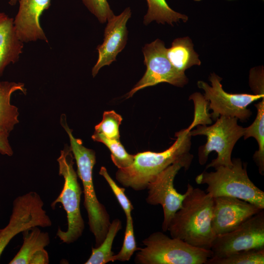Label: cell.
<instances>
[{
  "mask_svg": "<svg viewBox=\"0 0 264 264\" xmlns=\"http://www.w3.org/2000/svg\"><path fill=\"white\" fill-rule=\"evenodd\" d=\"M182 207L174 215L168 230L171 237L198 248L210 249L216 236L212 224L214 198L187 184Z\"/></svg>",
  "mask_w": 264,
  "mask_h": 264,
  "instance_id": "obj_1",
  "label": "cell"
},
{
  "mask_svg": "<svg viewBox=\"0 0 264 264\" xmlns=\"http://www.w3.org/2000/svg\"><path fill=\"white\" fill-rule=\"evenodd\" d=\"M190 131L188 128L176 132L175 142L163 152L146 151L134 155L130 166L117 171V181L125 188L141 191L146 189L148 183L170 165L178 161L192 162L193 156L189 153Z\"/></svg>",
  "mask_w": 264,
  "mask_h": 264,
  "instance_id": "obj_2",
  "label": "cell"
},
{
  "mask_svg": "<svg viewBox=\"0 0 264 264\" xmlns=\"http://www.w3.org/2000/svg\"><path fill=\"white\" fill-rule=\"evenodd\" d=\"M63 127L69 138V147L76 160L77 174L83 185L84 205L88 214L89 230L97 247L104 240L111 222L110 215L105 206L98 200L94 189L92 172L96 163L95 153L84 146L81 139L74 137L67 124Z\"/></svg>",
  "mask_w": 264,
  "mask_h": 264,
  "instance_id": "obj_3",
  "label": "cell"
},
{
  "mask_svg": "<svg viewBox=\"0 0 264 264\" xmlns=\"http://www.w3.org/2000/svg\"><path fill=\"white\" fill-rule=\"evenodd\" d=\"M231 166H220L215 171H203L197 176L198 184H206L207 193L213 198L221 196L237 198L264 209V192L249 178L246 165L240 158L232 160Z\"/></svg>",
  "mask_w": 264,
  "mask_h": 264,
  "instance_id": "obj_4",
  "label": "cell"
},
{
  "mask_svg": "<svg viewBox=\"0 0 264 264\" xmlns=\"http://www.w3.org/2000/svg\"><path fill=\"white\" fill-rule=\"evenodd\" d=\"M134 258L137 264H205L213 256L210 249L191 245L163 232L153 233L143 240Z\"/></svg>",
  "mask_w": 264,
  "mask_h": 264,
  "instance_id": "obj_5",
  "label": "cell"
},
{
  "mask_svg": "<svg viewBox=\"0 0 264 264\" xmlns=\"http://www.w3.org/2000/svg\"><path fill=\"white\" fill-rule=\"evenodd\" d=\"M73 155L70 147L65 145L61 151L57 160L59 164V174L63 177L64 183L58 197L51 203L52 209L57 203L62 204L66 213L67 229L66 231L58 228L56 236L63 242H74L83 234L85 223L80 210L82 190L78 181L77 174L74 167Z\"/></svg>",
  "mask_w": 264,
  "mask_h": 264,
  "instance_id": "obj_6",
  "label": "cell"
},
{
  "mask_svg": "<svg viewBox=\"0 0 264 264\" xmlns=\"http://www.w3.org/2000/svg\"><path fill=\"white\" fill-rule=\"evenodd\" d=\"M237 121L236 117L220 116L210 126L198 125L196 130L190 131L191 136L203 135L207 137L206 143L198 148V162L200 165L206 163L211 152L217 153V157L207 165L206 169L233 165L232 150L237 141L243 136L244 132V128L239 125Z\"/></svg>",
  "mask_w": 264,
  "mask_h": 264,
  "instance_id": "obj_7",
  "label": "cell"
},
{
  "mask_svg": "<svg viewBox=\"0 0 264 264\" xmlns=\"http://www.w3.org/2000/svg\"><path fill=\"white\" fill-rule=\"evenodd\" d=\"M44 205L40 196L34 191L19 196L13 200L9 222L0 231V258L11 240L18 234L35 227L52 225Z\"/></svg>",
  "mask_w": 264,
  "mask_h": 264,
  "instance_id": "obj_8",
  "label": "cell"
},
{
  "mask_svg": "<svg viewBox=\"0 0 264 264\" xmlns=\"http://www.w3.org/2000/svg\"><path fill=\"white\" fill-rule=\"evenodd\" d=\"M191 162L178 161L170 165L157 175L147 186V203L152 205H161L163 211L162 224L163 231L166 232L175 213L182 207L188 191L183 194L175 188L174 181L178 171L184 168L188 170Z\"/></svg>",
  "mask_w": 264,
  "mask_h": 264,
  "instance_id": "obj_9",
  "label": "cell"
},
{
  "mask_svg": "<svg viewBox=\"0 0 264 264\" xmlns=\"http://www.w3.org/2000/svg\"><path fill=\"white\" fill-rule=\"evenodd\" d=\"M222 78L211 73L209 80L211 86L199 81L198 86L205 91L204 97L209 101V107L213 110L211 117L216 120L220 116L236 117L242 121L247 120L252 114L247 109L254 101L264 98V94L246 93L232 94L225 91L220 83Z\"/></svg>",
  "mask_w": 264,
  "mask_h": 264,
  "instance_id": "obj_10",
  "label": "cell"
},
{
  "mask_svg": "<svg viewBox=\"0 0 264 264\" xmlns=\"http://www.w3.org/2000/svg\"><path fill=\"white\" fill-rule=\"evenodd\" d=\"M146 66V71L139 81L128 93L130 98L138 90L159 83L166 82L182 87L188 82L184 72L177 70L172 65L166 56V48L164 43L156 39L146 44L142 49Z\"/></svg>",
  "mask_w": 264,
  "mask_h": 264,
  "instance_id": "obj_11",
  "label": "cell"
},
{
  "mask_svg": "<svg viewBox=\"0 0 264 264\" xmlns=\"http://www.w3.org/2000/svg\"><path fill=\"white\" fill-rule=\"evenodd\" d=\"M264 248V209L236 229L215 236L210 250L213 258H222L239 251Z\"/></svg>",
  "mask_w": 264,
  "mask_h": 264,
  "instance_id": "obj_12",
  "label": "cell"
},
{
  "mask_svg": "<svg viewBox=\"0 0 264 264\" xmlns=\"http://www.w3.org/2000/svg\"><path fill=\"white\" fill-rule=\"evenodd\" d=\"M262 210L252 203L237 198H214L212 224L215 235L236 229Z\"/></svg>",
  "mask_w": 264,
  "mask_h": 264,
  "instance_id": "obj_13",
  "label": "cell"
},
{
  "mask_svg": "<svg viewBox=\"0 0 264 264\" xmlns=\"http://www.w3.org/2000/svg\"><path fill=\"white\" fill-rule=\"evenodd\" d=\"M131 14L130 8L127 7L119 15H113L107 20L103 42L96 48L99 55L92 69L93 77L96 75L101 67L115 61L117 54L125 47L128 36L126 23Z\"/></svg>",
  "mask_w": 264,
  "mask_h": 264,
  "instance_id": "obj_14",
  "label": "cell"
},
{
  "mask_svg": "<svg viewBox=\"0 0 264 264\" xmlns=\"http://www.w3.org/2000/svg\"><path fill=\"white\" fill-rule=\"evenodd\" d=\"M19 11L14 24L22 42L42 40L48 42L39 22L42 13L50 5L51 0H19Z\"/></svg>",
  "mask_w": 264,
  "mask_h": 264,
  "instance_id": "obj_15",
  "label": "cell"
},
{
  "mask_svg": "<svg viewBox=\"0 0 264 264\" xmlns=\"http://www.w3.org/2000/svg\"><path fill=\"white\" fill-rule=\"evenodd\" d=\"M22 48L23 42L17 36L13 19L0 13V76L6 66L18 61Z\"/></svg>",
  "mask_w": 264,
  "mask_h": 264,
  "instance_id": "obj_16",
  "label": "cell"
},
{
  "mask_svg": "<svg viewBox=\"0 0 264 264\" xmlns=\"http://www.w3.org/2000/svg\"><path fill=\"white\" fill-rule=\"evenodd\" d=\"M17 90L26 93L23 83L0 81V132L9 133L19 123L18 109L10 104L11 95Z\"/></svg>",
  "mask_w": 264,
  "mask_h": 264,
  "instance_id": "obj_17",
  "label": "cell"
},
{
  "mask_svg": "<svg viewBox=\"0 0 264 264\" xmlns=\"http://www.w3.org/2000/svg\"><path fill=\"white\" fill-rule=\"evenodd\" d=\"M194 45L188 37L176 39L171 47L166 48V56L177 70L184 72L191 66L201 64L198 55L194 51Z\"/></svg>",
  "mask_w": 264,
  "mask_h": 264,
  "instance_id": "obj_18",
  "label": "cell"
},
{
  "mask_svg": "<svg viewBox=\"0 0 264 264\" xmlns=\"http://www.w3.org/2000/svg\"><path fill=\"white\" fill-rule=\"evenodd\" d=\"M23 233V243L10 264H29L32 256L38 251L44 249L50 243L47 232H42L35 227Z\"/></svg>",
  "mask_w": 264,
  "mask_h": 264,
  "instance_id": "obj_19",
  "label": "cell"
},
{
  "mask_svg": "<svg viewBox=\"0 0 264 264\" xmlns=\"http://www.w3.org/2000/svg\"><path fill=\"white\" fill-rule=\"evenodd\" d=\"M257 110L256 117L251 125L244 128L243 137L246 139L253 137L257 140L259 149L253 155V159L261 175L264 173V98L255 104Z\"/></svg>",
  "mask_w": 264,
  "mask_h": 264,
  "instance_id": "obj_20",
  "label": "cell"
},
{
  "mask_svg": "<svg viewBox=\"0 0 264 264\" xmlns=\"http://www.w3.org/2000/svg\"><path fill=\"white\" fill-rule=\"evenodd\" d=\"M148 11L144 17L143 22L147 25L153 21L158 23L165 22L173 25V22H179L180 20L187 22L188 17L178 13L169 6L165 0H146Z\"/></svg>",
  "mask_w": 264,
  "mask_h": 264,
  "instance_id": "obj_21",
  "label": "cell"
},
{
  "mask_svg": "<svg viewBox=\"0 0 264 264\" xmlns=\"http://www.w3.org/2000/svg\"><path fill=\"white\" fill-rule=\"evenodd\" d=\"M122 229V222L115 219L110 223L103 242L97 247L91 248V253L85 264H106L113 262L115 254L112 251L113 241L117 233Z\"/></svg>",
  "mask_w": 264,
  "mask_h": 264,
  "instance_id": "obj_22",
  "label": "cell"
},
{
  "mask_svg": "<svg viewBox=\"0 0 264 264\" xmlns=\"http://www.w3.org/2000/svg\"><path fill=\"white\" fill-rule=\"evenodd\" d=\"M264 248L245 250L222 258L211 257L205 264H264Z\"/></svg>",
  "mask_w": 264,
  "mask_h": 264,
  "instance_id": "obj_23",
  "label": "cell"
},
{
  "mask_svg": "<svg viewBox=\"0 0 264 264\" xmlns=\"http://www.w3.org/2000/svg\"><path fill=\"white\" fill-rule=\"evenodd\" d=\"M93 140L104 144L111 152V158L118 169L125 168L133 162L134 155L128 154L120 140L107 138L104 135L94 132L91 136Z\"/></svg>",
  "mask_w": 264,
  "mask_h": 264,
  "instance_id": "obj_24",
  "label": "cell"
},
{
  "mask_svg": "<svg viewBox=\"0 0 264 264\" xmlns=\"http://www.w3.org/2000/svg\"><path fill=\"white\" fill-rule=\"evenodd\" d=\"M122 118L114 110L105 111L100 123L95 127L96 132L104 135L110 139H120L119 127Z\"/></svg>",
  "mask_w": 264,
  "mask_h": 264,
  "instance_id": "obj_25",
  "label": "cell"
},
{
  "mask_svg": "<svg viewBox=\"0 0 264 264\" xmlns=\"http://www.w3.org/2000/svg\"><path fill=\"white\" fill-rule=\"evenodd\" d=\"M137 247L132 217L126 218V225L123 245L119 252L113 256V261H129L134 252L138 250Z\"/></svg>",
  "mask_w": 264,
  "mask_h": 264,
  "instance_id": "obj_26",
  "label": "cell"
},
{
  "mask_svg": "<svg viewBox=\"0 0 264 264\" xmlns=\"http://www.w3.org/2000/svg\"><path fill=\"white\" fill-rule=\"evenodd\" d=\"M99 174L105 179L108 183L119 204L123 209L126 218L131 217V212L133 209V206L125 193V188L121 187L116 183L110 176L107 169L105 167L102 166L101 167Z\"/></svg>",
  "mask_w": 264,
  "mask_h": 264,
  "instance_id": "obj_27",
  "label": "cell"
},
{
  "mask_svg": "<svg viewBox=\"0 0 264 264\" xmlns=\"http://www.w3.org/2000/svg\"><path fill=\"white\" fill-rule=\"evenodd\" d=\"M195 104V117L194 121L188 127L191 131L192 128L198 124L206 125L212 123L211 115L208 113V105L209 101L204 96L198 92L193 94L190 97Z\"/></svg>",
  "mask_w": 264,
  "mask_h": 264,
  "instance_id": "obj_28",
  "label": "cell"
},
{
  "mask_svg": "<svg viewBox=\"0 0 264 264\" xmlns=\"http://www.w3.org/2000/svg\"><path fill=\"white\" fill-rule=\"evenodd\" d=\"M88 10L104 23L113 15L107 0H81Z\"/></svg>",
  "mask_w": 264,
  "mask_h": 264,
  "instance_id": "obj_29",
  "label": "cell"
},
{
  "mask_svg": "<svg viewBox=\"0 0 264 264\" xmlns=\"http://www.w3.org/2000/svg\"><path fill=\"white\" fill-rule=\"evenodd\" d=\"M9 133L0 132V153L3 155L12 156L13 151L8 140Z\"/></svg>",
  "mask_w": 264,
  "mask_h": 264,
  "instance_id": "obj_30",
  "label": "cell"
},
{
  "mask_svg": "<svg viewBox=\"0 0 264 264\" xmlns=\"http://www.w3.org/2000/svg\"><path fill=\"white\" fill-rule=\"evenodd\" d=\"M49 255L45 249L37 252L30 259L29 264H48Z\"/></svg>",
  "mask_w": 264,
  "mask_h": 264,
  "instance_id": "obj_31",
  "label": "cell"
},
{
  "mask_svg": "<svg viewBox=\"0 0 264 264\" xmlns=\"http://www.w3.org/2000/svg\"><path fill=\"white\" fill-rule=\"evenodd\" d=\"M19 0H9V3L11 6L15 5Z\"/></svg>",
  "mask_w": 264,
  "mask_h": 264,
  "instance_id": "obj_32",
  "label": "cell"
},
{
  "mask_svg": "<svg viewBox=\"0 0 264 264\" xmlns=\"http://www.w3.org/2000/svg\"></svg>",
  "mask_w": 264,
  "mask_h": 264,
  "instance_id": "obj_33",
  "label": "cell"
}]
</instances>
